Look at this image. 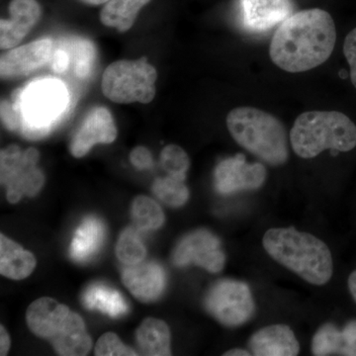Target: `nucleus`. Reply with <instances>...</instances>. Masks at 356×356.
I'll use <instances>...</instances> for the list:
<instances>
[{"label":"nucleus","mask_w":356,"mask_h":356,"mask_svg":"<svg viewBox=\"0 0 356 356\" xmlns=\"http://www.w3.org/2000/svg\"><path fill=\"white\" fill-rule=\"evenodd\" d=\"M95 355L117 356V355H138L132 348L125 346L118 337L113 332L103 334L95 346Z\"/></svg>","instance_id":"c85d7f7f"},{"label":"nucleus","mask_w":356,"mask_h":356,"mask_svg":"<svg viewBox=\"0 0 356 356\" xmlns=\"http://www.w3.org/2000/svg\"><path fill=\"white\" fill-rule=\"evenodd\" d=\"M39 152L34 147L22 151L17 145L2 149L0 178L6 187V198L17 203L23 196L33 197L44 186V173L38 168Z\"/></svg>","instance_id":"6e6552de"},{"label":"nucleus","mask_w":356,"mask_h":356,"mask_svg":"<svg viewBox=\"0 0 356 356\" xmlns=\"http://www.w3.org/2000/svg\"><path fill=\"white\" fill-rule=\"evenodd\" d=\"M69 102V92L62 81H32L14 96L13 103L20 114V132L30 139L44 137L67 111Z\"/></svg>","instance_id":"39448f33"},{"label":"nucleus","mask_w":356,"mask_h":356,"mask_svg":"<svg viewBox=\"0 0 356 356\" xmlns=\"http://www.w3.org/2000/svg\"><path fill=\"white\" fill-rule=\"evenodd\" d=\"M227 127L241 147L264 163L275 166L286 163V130L273 115L254 107H238L227 116Z\"/></svg>","instance_id":"7ed1b4c3"},{"label":"nucleus","mask_w":356,"mask_h":356,"mask_svg":"<svg viewBox=\"0 0 356 356\" xmlns=\"http://www.w3.org/2000/svg\"><path fill=\"white\" fill-rule=\"evenodd\" d=\"M133 221L140 231H154L163 226L165 222V214L153 199L147 196H138L132 203Z\"/></svg>","instance_id":"b1692460"},{"label":"nucleus","mask_w":356,"mask_h":356,"mask_svg":"<svg viewBox=\"0 0 356 356\" xmlns=\"http://www.w3.org/2000/svg\"><path fill=\"white\" fill-rule=\"evenodd\" d=\"M26 320L33 334L50 341L60 355H74L88 343L83 318L56 300L43 297L33 302Z\"/></svg>","instance_id":"423d86ee"},{"label":"nucleus","mask_w":356,"mask_h":356,"mask_svg":"<svg viewBox=\"0 0 356 356\" xmlns=\"http://www.w3.org/2000/svg\"><path fill=\"white\" fill-rule=\"evenodd\" d=\"M250 355L252 353L250 351L242 350V348H235L224 353L225 356H250Z\"/></svg>","instance_id":"c9c22d12"},{"label":"nucleus","mask_w":356,"mask_h":356,"mask_svg":"<svg viewBox=\"0 0 356 356\" xmlns=\"http://www.w3.org/2000/svg\"><path fill=\"white\" fill-rule=\"evenodd\" d=\"M266 179L264 165L259 163H248L242 154L222 161L214 172L215 188L222 195L259 189Z\"/></svg>","instance_id":"9b49d317"},{"label":"nucleus","mask_w":356,"mask_h":356,"mask_svg":"<svg viewBox=\"0 0 356 356\" xmlns=\"http://www.w3.org/2000/svg\"><path fill=\"white\" fill-rule=\"evenodd\" d=\"M81 1L88 6H100V4H106L110 0H81Z\"/></svg>","instance_id":"e433bc0d"},{"label":"nucleus","mask_w":356,"mask_h":356,"mask_svg":"<svg viewBox=\"0 0 356 356\" xmlns=\"http://www.w3.org/2000/svg\"><path fill=\"white\" fill-rule=\"evenodd\" d=\"M312 353L317 356H356V320L341 331L332 324L322 325L312 341Z\"/></svg>","instance_id":"a211bd4d"},{"label":"nucleus","mask_w":356,"mask_h":356,"mask_svg":"<svg viewBox=\"0 0 356 356\" xmlns=\"http://www.w3.org/2000/svg\"><path fill=\"white\" fill-rule=\"evenodd\" d=\"M336 41L331 14L320 8L307 9L281 23L271 40L269 56L285 72H307L329 60Z\"/></svg>","instance_id":"f257e3e1"},{"label":"nucleus","mask_w":356,"mask_h":356,"mask_svg":"<svg viewBox=\"0 0 356 356\" xmlns=\"http://www.w3.org/2000/svg\"><path fill=\"white\" fill-rule=\"evenodd\" d=\"M151 0H110L100 13V21L107 27L115 28L119 32H126L132 28L140 9Z\"/></svg>","instance_id":"5701e85b"},{"label":"nucleus","mask_w":356,"mask_h":356,"mask_svg":"<svg viewBox=\"0 0 356 356\" xmlns=\"http://www.w3.org/2000/svg\"><path fill=\"white\" fill-rule=\"evenodd\" d=\"M117 138L113 117L105 107H95L86 117L70 142V153L83 158L95 145L111 144Z\"/></svg>","instance_id":"ddd939ff"},{"label":"nucleus","mask_w":356,"mask_h":356,"mask_svg":"<svg viewBox=\"0 0 356 356\" xmlns=\"http://www.w3.org/2000/svg\"><path fill=\"white\" fill-rule=\"evenodd\" d=\"M1 119L3 125L8 130L13 132H20L21 118L19 111L13 102L2 100L1 102Z\"/></svg>","instance_id":"c756f323"},{"label":"nucleus","mask_w":356,"mask_h":356,"mask_svg":"<svg viewBox=\"0 0 356 356\" xmlns=\"http://www.w3.org/2000/svg\"><path fill=\"white\" fill-rule=\"evenodd\" d=\"M161 165L168 175L185 180L191 161L182 147L168 145L161 151Z\"/></svg>","instance_id":"bb28decb"},{"label":"nucleus","mask_w":356,"mask_h":356,"mask_svg":"<svg viewBox=\"0 0 356 356\" xmlns=\"http://www.w3.org/2000/svg\"><path fill=\"white\" fill-rule=\"evenodd\" d=\"M343 54L350 65L351 81L356 88V28L344 40Z\"/></svg>","instance_id":"7c9ffc66"},{"label":"nucleus","mask_w":356,"mask_h":356,"mask_svg":"<svg viewBox=\"0 0 356 356\" xmlns=\"http://www.w3.org/2000/svg\"><path fill=\"white\" fill-rule=\"evenodd\" d=\"M10 348V337L3 325L0 327V355H6Z\"/></svg>","instance_id":"72a5a7b5"},{"label":"nucleus","mask_w":356,"mask_h":356,"mask_svg":"<svg viewBox=\"0 0 356 356\" xmlns=\"http://www.w3.org/2000/svg\"><path fill=\"white\" fill-rule=\"evenodd\" d=\"M131 163L140 170H149L153 166L154 161L151 152L145 147H137L131 152Z\"/></svg>","instance_id":"2f4dec72"},{"label":"nucleus","mask_w":356,"mask_h":356,"mask_svg":"<svg viewBox=\"0 0 356 356\" xmlns=\"http://www.w3.org/2000/svg\"><path fill=\"white\" fill-rule=\"evenodd\" d=\"M106 229L99 218L88 216L84 218L76 229L70 254L79 264H86L98 254L104 243Z\"/></svg>","instance_id":"6ab92c4d"},{"label":"nucleus","mask_w":356,"mask_h":356,"mask_svg":"<svg viewBox=\"0 0 356 356\" xmlns=\"http://www.w3.org/2000/svg\"><path fill=\"white\" fill-rule=\"evenodd\" d=\"M76 58H74V70L79 79H86L90 74L96 58L95 44L88 40H77L76 44Z\"/></svg>","instance_id":"cd10ccee"},{"label":"nucleus","mask_w":356,"mask_h":356,"mask_svg":"<svg viewBox=\"0 0 356 356\" xmlns=\"http://www.w3.org/2000/svg\"><path fill=\"white\" fill-rule=\"evenodd\" d=\"M51 56L53 41L51 39H40L23 44L2 56L0 60V74L2 79H6L27 76L50 62Z\"/></svg>","instance_id":"4468645a"},{"label":"nucleus","mask_w":356,"mask_h":356,"mask_svg":"<svg viewBox=\"0 0 356 356\" xmlns=\"http://www.w3.org/2000/svg\"><path fill=\"white\" fill-rule=\"evenodd\" d=\"M181 178L168 177L158 178L153 185V192L161 201L170 207L178 208L184 206L189 198V191Z\"/></svg>","instance_id":"393cba45"},{"label":"nucleus","mask_w":356,"mask_h":356,"mask_svg":"<svg viewBox=\"0 0 356 356\" xmlns=\"http://www.w3.org/2000/svg\"><path fill=\"white\" fill-rule=\"evenodd\" d=\"M250 348L257 356H295L300 346L294 332L285 325H273L255 332Z\"/></svg>","instance_id":"f3484780"},{"label":"nucleus","mask_w":356,"mask_h":356,"mask_svg":"<svg viewBox=\"0 0 356 356\" xmlns=\"http://www.w3.org/2000/svg\"><path fill=\"white\" fill-rule=\"evenodd\" d=\"M51 63L54 72L57 74H63L69 67V55L64 50L56 51L51 56Z\"/></svg>","instance_id":"473e14b6"},{"label":"nucleus","mask_w":356,"mask_h":356,"mask_svg":"<svg viewBox=\"0 0 356 356\" xmlns=\"http://www.w3.org/2000/svg\"><path fill=\"white\" fill-rule=\"evenodd\" d=\"M137 341L145 355L166 356L170 350V332L168 325L158 318H146L137 331Z\"/></svg>","instance_id":"4be33fe9"},{"label":"nucleus","mask_w":356,"mask_h":356,"mask_svg":"<svg viewBox=\"0 0 356 356\" xmlns=\"http://www.w3.org/2000/svg\"><path fill=\"white\" fill-rule=\"evenodd\" d=\"M290 142L303 159L315 158L325 149L350 152L356 147V126L341 112H304L293 125Z\"/></svg>","instance_id":"20e7f679"},{"label":"nucleus","mask_w":356,"mask_h":356,"mask_svg":"<svg viewBox=\"0 0 356 356\" xmlns=\"http://www.w3.org/2000/svg\"><path fill=\"white\" fill-rule=\"evenodd\" d=\"M156 79L158 72L146 57L117 60L104 70L102 92L112 102L147 104L156 95Z\"/></svg>","instance_id":"0eeeda50"},{"label":"nucleus","mask_w":356,"mask_h":356,"mask_svg":"<svg viewBox=\"0 0 356 356\" xmlns=\"http://www.w3.org/2000/svg\"><path fill=\"white\" fill-rule=\"evenodd\" d=\"M172 261L177 266L194 264L209 273H218L224 268L226 255L219 238L207 229H200L187 234L179 241L173 252Z\"/></svg>","instance_id":"9d476101"},{"label":"nucleus","mask_w":356,"mask_h":356,"mask_svg":"<svg viewBox=\"0 0 356 356\" xmlns=\"http://www.w3.org/2000/svg\"><path fill=\"white\" fill-rule=\"evenodd\" d=\"M36 267V259L10 238L0 236V273L13 280H22Z\"/></svg>","instance_id":"aec40b11"},{"label":"nucleus","mask_w":356,"mask_h":356,"mask_svg":"<svg viewBox=\"0 0 356 356\" xmlns=\"http://www.w3.org/2000/svg\"><path fill=\"white\" fill-rule=\"evenodd\" d=\"M83 303L88 310L98 311L111 318H120L128 313L127 301L121 293L103 283L89 285L83 294Z\"/></svg>","instance_id":"412c9836"},{"label":"nucleus","mask_w":356,"mask_h":356,"mask_svg":"<svg viewBox=\"0 0 356 356\" xmlns=\"http://www.w3.org/2000/svg\"><path fill=\"white\" fill-rule=\"evenodd\" d=\"M116 255L126 266L144 261L147 250L137 229L128 228L121 234L116 245Z\"/></svg>","instance_id":"a878e982"},{"label":"nucleus","mask_w":356,"mask_h":356,"mask_svg":"<svg viewBox=\"0 0 356 356\" xmlns=\"http://www.w3.org/2000/svg\"><path fill=\"white\" fill-rule=\"evenodd\" d=\"M204 305L210 315L226 327H240L254 316L252 292L242 281L222 280L212 285Z\"/></svg>","instance_id":"1a4fd4ad"},{"label":"nucleus","mask_w":356,"mask_h":356,"mask_svg":"<svg viewBox=\"0 0 356 356\" xmlns=\"http://www.w3.org/2000/svg\"><path fill=\"white\" fill-rule=\"evenodd\" d=\"M348 288H350L353 298L355 299L356 302V270L353 271V273L350 274V277H348Z\"/></svg>","instance_id":"f704fd0d"},{"label":"nucleus","mask_w":356,"mask_h":356,"mask_svg":"<svg viewBox=\"0 0 356 356\" xmlns=\"http://www.w3.org/2000/svg\"><path fill=\"white\" fill-rule=\"evenodd\" d=\"M122 280L136 298L153 302L165 291L166 275L163 266L156 262L142 261L127 266L122 273Z\"/></svg>","instance_id":"dca6fc26"},{"label":"nucleus","mask_w":356,"mask_h":356,"mask_svg":"<svg viewBox=\"0 0 356 356\" xmlns=\"http://www.w3.org/2000/svg\"><path fill=\"white\" fill-rule=\"evenodd\" d=\"M293 0H238V20L243 31L261 34L294 13Z\"/></svg>","instance_id":"f8f14e48"},{"label":"nucleus","mask_w":356,"mask_h":356,"mask_svg":"<svg viewBox=\"0 0 356 356\" xmlns=\"http://www.w3.org/2000/svg\"><path fill=\"white\" fill-rule=\"evenodd\" d=\"M10 19L0 21V47L2 50L15 48L31 31L41 17L37 0H13L9 4Z\"/></svg>","instance_id":"2eb2a0df"},{"label":"nucleus","mask_w":356,"mask_h":356,"mask_svg":"<svg viewBox=\"0 0 356 356\" xmlns=\"http://www.w3.org/2000/svg\"><path fill=\"white\" fill-rule=\"evenodd\" d=\"M267 254L311 284L324 285L332 278V257L323 241L294 228H275L264 236Z\"/></svg>","instance_id":"f03ea898"}]
</instances>
